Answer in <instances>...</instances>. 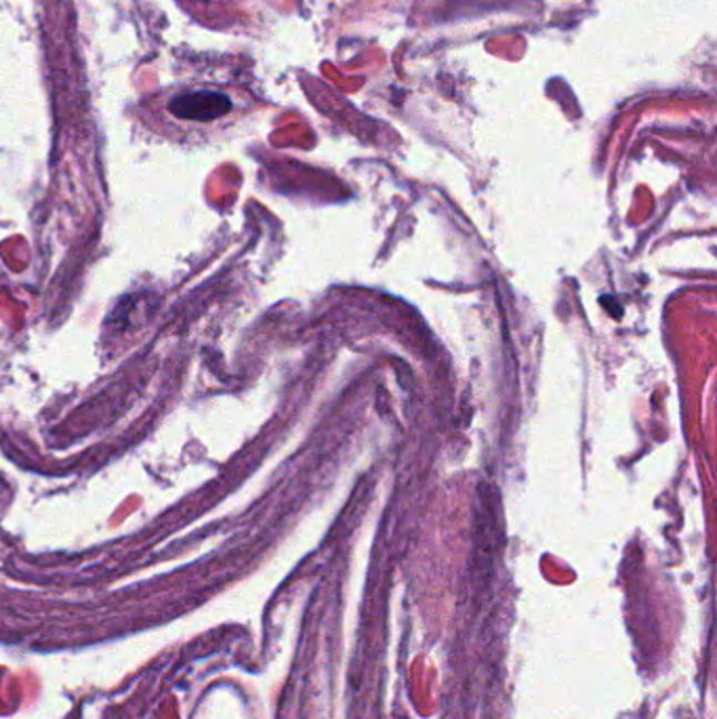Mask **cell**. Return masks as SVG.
Returning <instances> with one entry per match:
<instances>
[{
  "mask_svg": "<svg viewBox=\"0 0 717 719\" xmlns=\"http://www.w3.org/2000/svg\"><path fill=\"white\" fill-rule=\"evenodd\" d=\"M141 120L173 138H196L236 112V98L215 80L188 74L141 103Z\"/></svg>",
  "mask_w": 717,
  "mask_h": 719,
  "instance_id": "6da1fadb",
  "label": "cell"
}]
</instances>
